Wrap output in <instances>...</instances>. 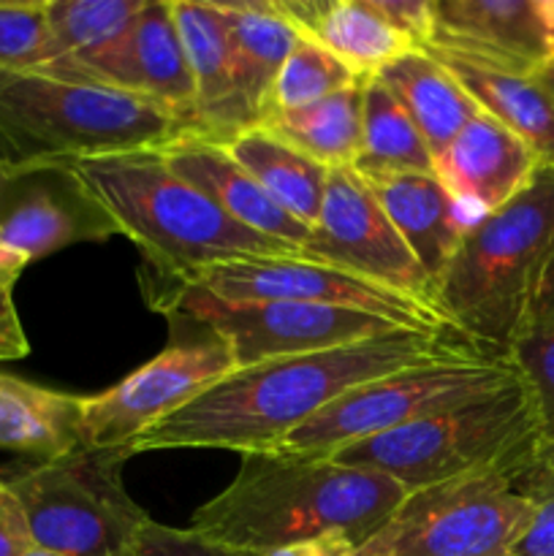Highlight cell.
<instances>
[{
	"mask_svg": "<svg viewBox=\"0 0 554 556\" xmlns=\"http://www.w3.org/2000/svg\"><path fill=\"white\" fill-rule=\"evenodd\" d=\"M481 356L449 331L396 329L373 340L307 356L275 358L234 369L163 418L134 443V456L174 448H221L234 454L275 451L293 429L356 386L400 369Z\"/></svg>",
	"mask_w": 554,
	"mask_h": 556,
	"instance_id": "6da1fadb",
	"label": "cell"
},
{
	"mask_svg": "<svg viewBox=\"0 0 554 556\" xmlns=\"http://www.w3.org/2000/svg\"><path fill=\"white\" fill-rule=\"evenodd\" d=\"M405 494L389 476L329 456L259 451L242 454L231 483L193 510L190 530L259 556L331 532L362 546Z\"/></svg>",
	"mask_w": 554,
	"mask_h": 556,
	"instance_id": "7a4b0ae2",
	"label": "cell"
},
{
	"mask_svg": "<svg viewBox=\"0 0 554 556\" xmlns=\"http://www.w3.org/2000/svg\"><path fill=\"white\" fill-rule=\"evenodd\" d=\"M74 168L141 253V293L158 313L201 269L299 255L223 215L199 188L168 168L161 150L85 157L74 161Z\"/></svg>",
	"mask_w": 554,
	"mask_h": 556,
	"instance_id": "3957f363",
	"label": "cell"
},
{
	"mask_svg": "<svg viewBox=\"0 0 554 556\" xmlns=\"http://www.w3.org/2000/svg\"><path fill=\"white\" fill-rule=\"evenodd\" d=\"M554 248V172L473 223L429 288V304L462 342L508 362L527 329Z\"/></svg>",
	"mask_w": 554,
	"mask_h": 556,
	"instance_id": "277c9868",
	"label": "cell"
},
{
	"mask_svg": "<svg viewBox=\"0 0 554 556\" xmlns=\"http://www.w3.org/2000/svg\"><path fill=\"white\" fill-rule=\"evenodd\" d=\"M190 128L166 109L109 90L0 68V155L5 161H85L117 152L163 150Z\"/></svg>",
	"mask_w": 554,
	"mask_h": 556,
	"instance_id": "5b68a950",
	"label": "cell"
},
{
	"mask_svg": "<svg viewBox=\"0 0 554 556\" xmlns=\"http://www.w3.org/2000/svg\"><path fill=\"white\" fill-rule=\"evenodd\" d=\"M541 451V427L525 380L362 440L329 459L380 472L407 494L492 470H527Z\"/></svg>",
	"mask_w": 554,
	"mask_h": 556,
	"instance_id": "8992f818",
	"label": "cell"
},
{
	"mask_svg": "<svg viewBox=\"0 0 554 556\" xmlns=\"http://www.w3.org/2000/svg\"><path fill=\"white\" fill-rule=\"evenodd\" d=\"M130 448L79 445L60 459L0 476L25 510L33 548L58 556H125L152 516L123 483Z\"/></svg>",
	"mask_w": 554,
	"mask_h": 556,
	"instance_id": "52a82bcc",
	"label": "cell"
},
{
	"mask_svg": "<svg viewBox=\"0 0 554 556\" xmlns=\"http://www.w3.org/2000/svg\"><path fill=\"white\" fill-rule=\"evenodd\" d=\"M521 472H478L405 494L353 556H508L532 514Z\"/></svg>",
	"mask_w": 554,
	"mask_h": 556,
	"instance_id": "ba28073f",
	"label": "cell"
},
{
	"mask_svg": "<svg viewBox=\"0 0 554 556\" xmlns=\"http://www.w3.org/2000/svg\"><path fill=\"white\" fill-rule=\"evenodd\" d=\"M516 378L505 358L470 356L400 369L356 386L293 429L275 451L293 456H335L362 440L394 432L413 421L489 394Z\"/></svg>",
	"mask_w": 554,
	"mask_h": 556,
	"instance_id": "9c48e42d",
	"label": "cell"
},
{
	"mask_svg": "<svg viewBox=\"0 0 554 556\" xmlns=\"http://www.w3.org/2000/svg\"><path fill=\"white\" fill-rule=\"evenodd\" d=\"M168 318L174 334L155 358L112 389L85 396L81 445L134 448L141 434L237 369L231 348L217 331L185 315Z\"/></svg>",
	"mask_w": 554,
	"mask_h": 556,
	"instance_id": "30bf717a",
	"label": "cell"
},
{
	"mask_svg": "<svg viewBox=\"0 0 554 556\" xmlns=\"http://www.w3.org/2000/svg\"><path fill=\"white\" fill-rule=\"evenodd\" d=\"M163 315H185L217 331L231 348L237 369L331 351L402 329L378 315L331 304L221 302L193 286L182 288Z\"/></svg>",
	"mask_w": 554,
	"mask_h": 556,
	"instance_id": "8fae6325",
	"label": "cell"
},
{
	"mask_svg": "<svg viewBox=\"0 0 554 556\" xmlns=\"http://www.w3.org/2000/svg\"><path fill=\"white\" fill-rule=\"evenodd\" d=\"M188 286L221 302H304L358 309L378 315L402 329L451 331L429 304L402 296L383 286L353 277L335 266L282 255V258H244L210 266L190 277ZM185 286V288H188Z\"/></svg>",
	"mask_w": 554,
	"mask_h": 556,
	"instance_id": "7c38bea8",
	"label": "cell"
},
{
	"mask_svg": "<svg viewBox=\"0 0 554 556\" xmlns=\"http://www.w3.org/2000/svg\"><path fill=\"white\" fill-rule=\"evenodd\" d=\"M117 233L74 161H0V244L27 264Z\"/></svg>",
	"mask_w": 554,
	"mask_h": 556,
	"instance_id": "4fadbf2b",
	"label": "cell"
},
{
	"mask_svg": "<svg viewBox=\"0 0 554 556\" xmlns=\"http://www.w3.org/2000/svg\"><path fill=\"white\" fill-rule=\"evenodd\" d=\"M299 255L429 304V277L353 168L329 172L320 215Z\"/></svg>",
	"mask_w": 554,
	"mask_h": 556,
	"instance_id": "5bb4252c",
	"label": "cell"
},
{
	"mask_svg": "<svg viewBox=\"0 0 554 556\" xmlns=\"http://www.w3.org/2000/svg\"><path fill=\"white\" fill-rule=\"evenodd\" d=\"M43 74L144 98L182 119L193 136L196 92L172 0H147L134 22L103 47L43 65Z\"/></svg>",
	"mask_w": 554,
	"mask_h": 556,
	"instance_id": "9a60e30c",
	"label": "cell"
},
{
	"mask_svg": "<svg viewBox=\"0 0 554 556\" xmlns=\"http://www.w3.org/2000/svg\"><path fill=\"white\" fill-rule=\"evenodd\" d=\"M421 49L516 76L549 65L536 0H435V36Z\"/></svg>",
	"mask_w": 554,
	"mask_h": 556,
	"instance_id": "2e32d148",
	"label": "cell"
},
{
	"mask_svg": "<svg viewBox=\"0 0 554 556\" xmlns=\"http://www.w3.org/2000/svg\"><path fill=\"white\" fill-rule=\"evenodd\" d=\"M541 172L538 157L508 128L478 112L435 157V174L473 223L500 210Z\"/></svg>",
	"mask_w": 554,
	"mask_h": 556,
	"instance_id": "e0dca14e",
	"label": "cell"
},
{
	"mask_svg": "<svg viewBox=\"0 0 554 556\" xmlns=\"http://www.w3.org/2000/svg\"><path fill=\"white\" fill-rule=\"evenodd\" d=\"M168 168L174 174L199 188L223 215L237 220L239 226L272 239V242L288 244L302 250L307 242L310 228L302 226L297 217L288 215L231 155L223 144L199 139V136H182L174 144L163 147Z\"/></svg>",
	"mask_w": 554,
	"mask_h": 556,
	"instance_id": "ac0fdd59",
	"label": "cell"
},
{
	"mask_svg": "<svg viewBox=\"0 0 554 556\" xmlns=\"http://www.w3.org/2000/svg\"><path fill=\"white\" fill-rule=\"evenodd\" d=\"M174 22L188 60L196 92L193 136L215 144L250 130L234 85L228 33L217 3L172 0Z\"/></svg>",
	"mask_w": 554,
	"mask_h": 556,
	"instance_id": "d6986e66",
	"label": "cell"
},
{
	"mask_svg": "<svg viewBox=\"0 0 554 556\" xmlns=\"http://www.w3.org/2000/svg\"><path fill=\"white\" fill-rule=\"evenodd\" d=\"M364 182L383 206L386 217L407 250L416 255L432 288L473 220L445 190L438 174H402V177L364 179Z\"/></svg>",
	"mask_w": 554,
	"mask_h": 556,
	"instance_id": "ffe728a7",
	"label": "cell"
},
{
	"mask_svg": "<svg viewBox=\"0 0 554 556\" xmlns=\"http://www.w3.org/2000/svg\"><path fill=\"white\" fill-rule=\"evenodd\" d=\"M228 33L234 85L250 128H259L269 109L272 87L288 52L302 33L280 11L277 0L217 3Z\"/></svg>",
	"mask_w": 554,
	"mask_h": 556,
	"instance_id": "44dd1931",
	"label": "cell"
},
{
	"mask_svg": "<svg viewBox=\"0 0 554 556\" xmlns=\"http://www.w3.org/2000/svg\"><path fill=\"white\" fill-rule=\"evenodd\" d=\"M277 5L302 36L329 49L362 79L416 49L369 0H277Z\"/></svg>",
	"mask_w": 554,
	"mask_h": 556,
	"instance_id": "7402d4cb",
	"label": "cell"
},
{
	"mask_svg": "<svg viewBox=\"0 0 554 556\" xmlns=\"http://www.w3.org/2000/svg\"><path fill=\"white\" fill-rule=\"evenodd\" d=\"M85 396L0 372V448L33 462L60 459L81 445Z\"/></svg>",
	"mask_w": 554,
	"mask_h": 556,
	"instance_id": "603a6c76",
	"label": "cell"
},
{
	"mask_svg": "<svg viewBox=\"0 0 554 556\" xmlns=\"http://www.w3.org/2000/svg\"><path fill=\"white\" fill-rule=\"evenodd\" d=\"M375 76L411 114L432 157H438L459 136V130L481 112L459 85V79L427 49H411L400 54Z\"/></svg>",
	"mask_w": 554,
	"mask_h": 556,
	"instance_id": "cb8c5ba5",
	"label": "cell"
},
{
	"mask_svg": "<svg viewBox=\"0 0 554 556\" xmlns=\"http://www.w3.org/2000/svg\"><path fill=\"white\" fill-rule=\"evenodd\" d=\"M429 54H435L459 79V85L465 87L467 96L478 103L481 112L498 119L521 144H527L541 168L554 172V98L536 76L481 68V65L443 52Z\"/></svg>",
	"mask_w": 554,
	"mask_h": 556,
	"instance_id": "d4e9b609",
	"label": "cell"
},
{
	"mask_svg": "<svg viewBox=\"0 0 554 556\" xmlns=\"http://www.w3.org/2000/svg\"><path fill=\"white\" fill-rule=\"evenodd\" d=\"M228 155L302 226L313 228L324 204L329 168L310 161L264 128L242 130L223 144Z\"/></svg>",
	"mask_w": 554,
	"mask_h": 556,
	"instance_id": "484cf974",
	"label": "cell"
},
{
	"mask_svg": "<svg viewBox=\"0 0 554 556\" xmlns=\"http://www.w3.org/2000/svg\"><path fill=\"white\" fill-rule=\"evenodd\" d=\"M364 79L307 106L272 112L259 128L324 168H351L362 147Z\"/></svg>",
	"mask_w": 554,
	"mask_h": 556,
	"instance_id": "4316f807",
	"label": "cell"
},
{
	"mask_svg": "<svg viewBox=\"0 0 554 556\" xmlns=\"http://www.w3.org/2000/svg\"><path fill=\"white\" fill-rule=\"evenodd\" d=\"M351 168L362 179L435 174V157L427 141L378 76L364 79L362 147Z\"/></svg>",
	"mask_w": 554,
	"mask_h": 556,
	"instance_id": "83f0119b",
	"label": "cell"
},
{
	"mask_svg": "<svg viewBox=\"0 0 554 556\" xmlns=\"http://www.w3.org/2000/svg\"><path fill=\"white\" fill-rule=\"evenodd\" d=\"M144 5L147 0H47V65L109 43L139 16Z\"/></svg>",
	"mask_w": 554,
	"mask_h": 556,
	"instance_id": "f1b7e54d",
	"label": "cell"
},
{
	"mask_svg": "<svg viewBox=\"0 0 554 556\" xmlns=\"http://www.w3.org/2000/svg\"><path fill=\"white\" fill-rule=\"evenodd\" d=\"M356 81H362V76L353 74L329 49H324L313 38L299 36V41L288 52L286 63H282L280 74H277L275 87H272L266 117L272 112L307 106V103L320 101V98L331 96V92L345 90V87L356 85Z\"/></svg>",
	"mask_w": 554,
	"mask_h": 556,
	"instance_id": "f546056e",
	"label": "cell"
},
{
	"mask_svg": "<svg viewBox=\"0 0 554 556\" xmlns=\"http://www.w3.org/2000/svg\"><path fill=\"white\" fill-rule=\"evenodd\" d=\"M508 362L532 396L541 445L554 443V320H530L516 340Z\"/></svg>",
	"mask_w": 554,
	"mask_h": 556,
	"instance_id": "4dcf8cb0",
	"label": "cell"
},
{
	"mask_svg": "<svg viewBox=\"0 0 554 556\" xmlns=\"http://www.w3.org/2000/svg\"><path fill=\"white\" fill-rule=\"evenodd\" d=\"M49 60L47 0L0 3V68L38 71Z\"/></svg>",
	"mask_w": 554,
	"mask_h": 556,
	"instance_id": "1f68e13d",
	"label": "cell"
},
{
	"mask_svg": "<svg viewBox=\"0 0 554 556\" xmlns=\"http://www.w3.org/2000/svg\"><path fill=\"white\" fill-rule=\"evenodd\" d=\"M519 489L532 503V514L508 556H554V476L536 459L521 472Z\"/></svg>",
	"mask_w": 554,
	"mask_h": 556,
	"instance_id": "d6a6232c",
	"label": "cell"
},
{
	"mask_svg": "<svg viewBox=\"0 0 554 556\" xmlns=\"http://www.w3.org/2000/svg\"><path fill=\"white\" fill-rule=\"evenodd\" d=\"M125 556H259L250 552H239V548L217 543L212 538L201 535V532L177 530V527H166L161 521L152 519L144 530L139 532L136 543Z\"/></svg>",
	"mask_w": 554,
	"mask_h": 556,
	"instance_id": "836d02e7",
	"label": "cell"
},
{
	"mask_svg": "<svg viewBox=\"0 0 554 556\" xmlns=\"http://www.w3.org/2000/svg\"><path fill=\"white\" fill-rule=\"evenodd\" d=\"M375 11L416 49L435 36V0H369Z\"/></svg>",
	"mask_w": 554,
	"mask_h": 556,
	"instance_id": "e575fe53",
	"label": "cell"
},
{
	"mask_svg": "<svg viewBox=\"0 0 554 556\" xmlns=\"http://www.w3.org/2000/svg\"><path fill=\"white\" fill-rule=\"evenodd\" d=\"M33 548L25 510L0 476V556H25Z\"/></svg>",
	"mask_w": 554,
	"mask_h": 556,
	"instance_id": "d590c367",
	"label": "cell"
},
{
	"mask_svg": "<svg viewBox=\"0 0 554 556\" xmlns=\"http://www.w3.org/2000/svg\"><path fill=\"white\" fill-rule=\"evenodd\" d=\"M20 277L0 275V362H14L30 353L20 313L14 304V282Z\"/></svg>",
	"mask_w": 554,
	"mask_h": 556,
	"instance_id": "8d00e7d4",
	"label": "cell"
},
{
	"mask_svg": "<svg viewBox=\"0 0 554 556\" xmlns=\"http://www.w3.org/2000/svg\"><path fill=\"white\" fill-rule=\"evenodd\" d=\"M356 554V543L348 541L345 535H320L313 538V541H302V543H291V546L275 548V552L264 554V556H353Z\"/></svg>",
	"mask_w": 554,
	"mask_h": 556,
	"instance_id": "74e56055",
	"label": "cell"
},
{
	"mask_svg": "<svg viewBox=\"0 0 554 556\" xmlns=\"http://www.w3.org/2000/svg\"><path fill=\"white\" fill-rule=\"evenodd\" d=\"M530 320H554V248L546 261V269H543L541 275V282H538V293H536V302H532Z\"/></svg>",
	"mask_w": 554,
	"mask_h": 556,
	"instance_id": "f35d334b",
	"label": "cell"
},
{
	"mask_svg": "<svg viewBox=\"0 0 554 556\" xmlns=\"http://www.w3.org/2000/svg\"><path fill=\"white\" fill-rule=\"evenodd\" d=\"M538 20H541L543 38H546L549 65H554V0H536Z\"/></svg>",
	"mask_w": 554,
	"mask_h": 556,
	"instance_id": "ab89813d",
	"label": "cell"
},
{
	"mask_svg": "<svg viewBox=\"0 0 554 556\" xmlns=\"http://www.w3.org/2000/svg\"><path fill=\"white\" fill-rule=\"evenodd\" d=\"M27 266V261L22 258V255L11 253L9 248H3L0 244V275H11V277H20L22 269Z\"/></svg>",
	"mask_w": 554,
	"mask_h": 556,
	"instance_id": "60d3db41",
	"label": "cell"
},
{
	"mask_svg": "<svg viewBox=\"0 0 554 556\" xmlns=\"http://www.w3.org/2000/svg\"><path fill=\"white\" fill-rule=\"evenodd\" d=\"M538 462H541V465L554 476V443L541 445V451H538Z\"/></svg>",
	"mask_w": 554,
	"mask_h": 556,
	"instance_id": "b9f144b4",
	"label": "cell"
},
{
	"mask_svg": "<svg viewBox=\"0 0 554 556\" xmlns=\"http://www.w3.org/2000/svg\"><path fill=\"white\" fill-rule=\"evenodd\" d=\"M536 79L541 81V85L546 87V92H549V96L554 98V65H546V68H543L541 74H536Z\"/></svg>",
	"mask_w": 554,
	"mask_h": 556,
	"instance_id": "7bdbcfd3",
	"label": "cell"
},
{
	"mask_svg": "<svg viewBox=\"0 0 554 556\" xmlns=\"http://www.w3.org/2000/svg\"><path fill=\"white\" fill-rule=\"evenodd\" d=\"M25 556H58V554H49V552H41V548H30Z\"/></svg>",
	"mask_w": 554,
	"mask_h": 556,
	"instance_id": "ee69618b",
	"label": "cell"
},
{
	"mask_svg": "<svg viewBox=\"0 0 554 556\" xmlns=\"http://www.w3.org/2000/svg\"><path fill=\"white\" fill-rule=\"evenodd\" d=\"M0 161H5V157H3V155H0Z\"/></svg>",
	"mask_w": 554,
	"mask_h": 556,
	"instance_id": "f6af8a7d",
	"label": "cell"
}]
</instances>
